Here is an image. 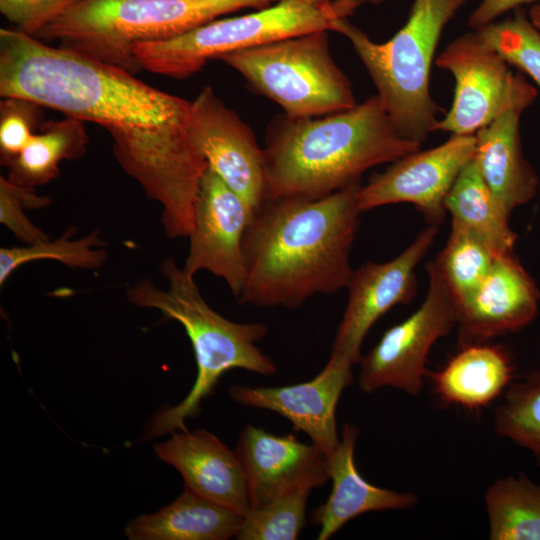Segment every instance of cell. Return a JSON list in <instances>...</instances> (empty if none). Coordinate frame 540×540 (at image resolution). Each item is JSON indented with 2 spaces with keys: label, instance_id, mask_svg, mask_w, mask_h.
Here are the masks:
<instances>
[{
  "label": "cell",
  "instance_id": "obj_3",
  "mask_svg": "<svg viewBox=\"0 0 540 540\" xmlns=\"http://www.w3.org/2000/svg\"><path fill=\"white\" fill-rule=\"evenodd\" d=\"M420 146L397 133L377 95L322 116L284 114L266 134L265 199L326 197Z\"/></svg>",
  "mask_w": 540,
  "mask_h": 540
},
{
  "label": "cell",
  "instance_id": "obj_21",
  "mask_svg": "<svg viewBox=\"0 0 540 540\" xmlns=\"http://www.w3.org/2000/svg\"><path fill=\"white\" fill-rule=\"evenodd\" d=\"M510 355L497 345L462 346L444 367L429 373L441 401L470 410L491 404L513 381Z\"/></svg>",
  "mask_w": 540,
  "mask_h": 540
},
{
  "label": "cell",
  "instance_id": "obj_13",
  "mask_svg": "<svg viewBox=\"0 0 540 540\" xmlns=\"http://www.w3.org/2000/svg\"><path fill=\"white\" fill-rule=\"evenodd\" d=\"M190 128L208 168L242 198L253 216L265 200L263 148L254 132L211 86L191 101Z\"/></svg>",
  "mask_w": 540,
  "mask_h": 540
},
{
  "label": "cell",
  "instance_id": "obj_23",
  "mask_svg": "<svg viewBox=\"0 0 540 540\" xmlns=\"http://www.w3.org/2000/svg\"><path fill=\"white\" fill-rule=\"evenodd\" d=\"M445 210L453 222L477 235L497 255L514 252L517 235L510 226V214L486 185L473 159L449 191Z\"/></svg>",
  "mask_w": 540,
  "mask_h": 540
},
{
  "label": "cell",
  "instance_id": "obj_16",
  "mask_svg": "<svg viewBox=\"0 0 540 540\" xmlns=\"http://www.w3.org/2000/svg\"><path fill=\"white\" fill-rule=\"evenodd\" d=\"M350 361L331 354L311 380L277 387L234 385L231 399L243 406L273 411L288 419L294 431L305 433L328 457L339 445L336 406L353 380Z\"/></svg>",
  "mask_w": 540,
  "mask_h": 540
},
{
  "label": "cell",
  "instance_id": "obj_12",
  "mask_svg": "<svg viewBox=\"0 0 540 540\" xmlns=\"http://www.w3.org/2000/svg\"><path fill=\"white\" fill-rule=\"evenodd\" d=\"M437 234L438 226L429 225L395 258L381 263L368 261L354 270L331 354L352 364L360 362L361 346L371 327L393 307L408 304L416 295V268Z\"/></svg>",
  "mask_w": 540,
  "mask_h": 540
},
{
  "label": "cell",
  "instance_id": "obj_5",
  "mask_svg": "<svg viewBox=\"0 0 540 540\" xmlns=\"http://www.w3.org/2000/svg\"><path fill=\"white\" fill-rule=\"evenodd\" d=\"M468 0H414L407 22L388 41H373L347 18L333 31L345 36L369 73L380 103L397 133L422 144L439 120L441 107L429 78L445 25Z\"/></svg>",
  "mask_w": 540,
  "mask_h": 540
},
{
  "label": "cell",
  "instance_id": "obj_2",
  "mask_svg": "<svg viewBox=\"0 0 540 540\" xmlns=\"http://www.w3.org/2000/svg\"><path fill=\"white\" fill-rule=\"evenodd\" d=\"M360 186L319 199H265L244 235L245 283L238 301L296 309L316 294L346 289L354 272Z\"/></svg>",
  "mask_w": 540,
  "mask_h": 540
},
{
  "label": "cell",
  "instance_id": "obj_1",
  "mask_svg": "<svg viewBox=\"0 0 540 540\" xmlns=\"http://www.w3.org/2000/svg\"><path fill=\"white\" fill-rule=\"evenodd\" d=\"M0 96L104 127L120 166L161 206L167 236L188 237L208 168L192 140L191 101L120 67L5 28L0 30Z\"/></svg>",
  "mask_w": 540,
  "mask_h": 540
},
{
  "label": "cell",
  "instance_id": "obj_27",
  "mask_svg": "<svg viewBox=\"0 0 540 540\" xmlns=\"http://www.w3.org/2000/svg\"><path fill=\"white\" fill-rule=\"evenodd\" d=\"M494 429L530 451L540 466V368L510 383L496 407Z\"/></svg>",
  "mask_w": 540,
  "mask_h": 540
},
{
  "label": "cell",
  "instance_id": "obj_7",
  "mask_svg": "<svg viewBox=\"0 0 540 540\" xmlns=\"http://www.w3.org/2000/svg\"><path fill=\"white\" fill-rule=\"evenodd\" d=\"M368 0H277L257 11L216 19L176 37L137 43L134 56L152 73L184 79L212 59L271 42L312 33L333 31Z\"/></svg>",
  "mask_w": 540,
  "mask_h": 540
},
{
  "label": "cell",
  "instance_id": "obj_25",
  "mask_svg": "<svg viewBox=\"0 0 540 540\" xmlns=\"http://www.w3.org/2000/svg\"><path fill=\"white\" fill-rule=\"evenodd\" d=\"M485 505L491 540H540V485L524 473L494 481Z\"/></svg>",
  "mask_w": 540,
  "mask_h": 540
},
{
  "label": "cell",
  "instance_id": "obj_33",
  "mask_svg": "<svg viewBox=\"0 0 540 540\" xmlns=\"http://www.w3.org/2000/svg\"><path fill=\"white\" fill-rule=\"evenodd\" d=\"M79 0H0L2 15L15 29L37 36L44 28L63 16Z\"/></svg>",
  "mask_w": 540,
  "mask_h": 540
},
{
  "label": "cell",
  "instance_id": "obj_20",
  "mask_svg": "<svg viewBox=\"0 0 540 540\" xmlns=\"http://www.w3.org/2000/svg\"><path fill=\"white\" fill-rule=\"evenodd\" d=\"M524 110L509 108L475 133L473 160L486 185L510 215L540 191L539 177L522 150L520 117Z\"/></svg>",
  "mask_w": 540,
  "mask_h": 540
},
{
  "label": "cell",
  "instance_id": "obj_4",
  "mask_svg": "<svg viewBox=\"0 0 540 540\" xmlns=\"http://www.w3.org/2000/svg\"><path fill=\"white\" fill-rule=\"evenodd\" d=\"M160 270L168 281L167 289L143 278L127 287L126 297L133 305L156 309L183 326L193 347L197 377L179 404L150 420L145 432L148 439L187 430L186 419L198 413L202 400L226 371L244 369L264 376L277 371L274 361L256 345L268 333L264 323H237L220 315L203 299L194 277L173 258L162 261Z\"/></svg>",
  "mask_w": 540,
  "mask_h": 540
},
{
  "label": "cell",
  "instance_id": "obj_11",
  "mask_svg": "<svg viewBox=\"0 0 540 540\" xmlns=\"http://www.w3.org/2000/svg\"><path fill=\"white\" fill-rule=\"evenodd\" d=\"M474 135H457L441 145L411 152L359 187L361 212L395 203H410L429 225L444 220L445 199L463 168L473 159Z\"/></svg>",
  "mask_w": 540,
  "mask_h": 540
},
{
  "label": "cell",
  "instance_id": "obj_32",
  "mask_svg": "<svg viewBox=\"0 0 540 540\" xmlns=\"http://www.w3.org/2000/svg\"><path fill=\"white\" fill-rule=\"evenodd\" d=\"M39 105L18 98H2L0 106V150L2 163L17 156L34 136Z\"/></svg>",
  "mask_w": 540,
  "mask_h": 540
},
{
  "label": "cell",
  "instance_id": "obj_17",
  "mask_svg": "<svg viewBox=\"0 0 540 540\" xmlns=\"http://www.w3.org/2000/svg\"><path fill=\"white\" fill-rule=\"evenodd\" d=\"M540 292L514 252L499 255L475 290L457 307L460 347L518 331L537 316Z\"/></svg>",
  "mask_w": 540,
  "mask_h": 540
},
{
  "label": "cell",
  "instance_id": "obj_24",
  "mask_svg": "<svg viewBox=\"0 0 540 540\" xmlns=\"http://www.w3.org/2000/svg\"><path fill=\"white\" fill-rule=\"evenodd\" d=\"M87 143L81 120L66 117L46 123L17 156L4 163L8 179L28 189L46 184L59 175L60 162L82 156Z\"/></svg>",
  "mask_w": 540,
  "mask_h": 540
},
{
  "label": "cell",
  "instance_id": "obj_34",
  "mask_svg": "<svg viewBox=\"0 0 540 540\" xmlns=\"http://www.w3.org/2000/svg\"><path fill=\"white\" fill-rule=\"evenodd\" d=\"M533 2L537 3L540 0H482L470 14L468 25L473 30H478L495 22L503 13Z\"/></svg>",
  "mask_w": 540,
  "mask_h": 540
},
{
  "label": "cell",
  "instance_id": "obj_18",
  "mask_svg": "<svg viewBox=\"0 0 540 540\" xmlns=\"http://www.w3.org/2000/svg\"><path fill=\"white\" fill-rule=\"evenodd\" d=\"M183 477L185 487L241 515L250 508L242 464L235 452L204 429L180 430L155 447Z\"/></svg>",
  "mask_w": 540,
  "mask_h": 540
},
{
  "label": "cell",
  "instance_id": "obj_10",
  "mask_svg": "<svg viewBox=\"0 0 540 540\" xmlns=\"http://www.w3.org/2000/svg\"><path fill=\"white\" fill-rule=\"evenodd\" d=\"M429 285L419 308L384 332L360 360L358 386L364 393L393 387L416 396L423 386L432 346L457 325L456 306L430 265Z\"/></svg>",
  "mask_w": 540,
  "mask_h": 540
},
{
  "label": "cell",
  "instance_id": "obj_14",
  "mask_svg": "<svg viewBox=\"0 0 540 540\" xmlns=\"http://www.w3.org/2000/svg\"><path fill=\"white\" fill-rule=\"evenodd\" d=\"M251 218L242 198L207 168L194 204L184 271L192 277L208 271L222 278L239 298L245 283L243 241Z\"/></svg>",
  "mask_w": 540,
  "mask_h": 540
},
{
  "label": "cell",
  "instance_id": "obj_28",
  "mask_svg": "<svg viewBox=\"0 0 540 540\" xmlns=\"http://www.w3.org/2000/svg\"><path fill=\"white\" fill-rule=\"evenodd\" d=\"M74 228L67 229L55 240H44L20 247H2L0 249V284L20 266L42 259L57 260L71 268L97 269L105 261L107 253L99 230L90 232L83 238L71 240Z\"/></svg>",
  "mask_w": 540,
  "mask_h": 540
},
{
  "label": "cell",
  "instance_id": "obj_31",
  "mask_svg": "<svg viewBox=\"0 0 540 540\" xmlns=\"http://www.w3.org/2000/svg\"><path fill=\"white\" fill-rule=\"evenodd\" d=\"M50 203L48 197L38 196L33 189L15 184L0 177V222L25 245L49 239L48 235L34 225L25 215L24 208H41Z\"/></svg>",
  "mask_w": 540,
  "mask_h": 540
},
{
  "label": "cell",
  "instance_id": "obj_30",
  "mask_svg": "<svg viewBox=\"0 0 540 540\" xmlns=\"http://www.w3.org/2000/svg\"><path fill=\"white\" fill-rule=\"evenodd\" d=\"M476 31L540 88V33L526 13L517 10L512 17Z\"/></svg>",
  "mask_w": 540,
  "mask_h": 540
},
{
  "label": "cell",
  "instance_id": "obj_9",
  "mask_svg": "<svg viewBox=\"0 0 540 540\" xmlns=\"http://www.w3.org/2000/svg\"><path fill=\"white\" fill-rule=\"evenodd\" d=\"M455 80L450 110L434 127L435 131L474 135L501 113L512 107L528 108L536 99L533 85L476 31L465 33L436 59Z\"/></svg>",
  "mask_w": 540,
  "mask_h": 540
},
{
  "label": "cell",
  "instance_id": "obj_6",
  "mask_svg": "<svg viewBox=\"0 0 540 540\" xmlns=\"http://www.w3.org/2000/svg\"><path fill=\"white\" fill-rule=\"evenodd\" d=\"M277 0H79L37 37L131 73L139 66L133 46L167 40L220 16L261 9Z\"/></svg>",
  "mask_w": 540,
  "mask_h": 540
},
{
  "label": "cell",
  "instance_id": "obj_8",
  "mask_svg": "<svg viewBox=\"0 0 540 540\" xmlns=\"http://www.w3.org/2000/svg\"><path fill=\"white\" fill-rule=\"evenodd\" d=\"M292 117H317L354 107L351 84L334 62L328 31L307 33L218 58Z\"/></svg>",
  "mask_w": 540,
  "mask_h": 540
},
{
  "label": "cell",
  "instance_id": "obj_26",
  "mask_svg": "<svg viewBox=\"0 0 540 540\" xmlns=\"http://www.w3.org/2000/svg\"><path fill=\"white\" fill-rule=\"evenodd\" d=\"M498 256L481 238L452 221L446 244L429 263L457 307L480 284Z\"/></svg>",
  "mask_w": 540,
  "mask_h": 540
},
{
  "label": "cell",
  "instance_id": "obj_29",
  "mask_svg": "<svg viewBox=\"0 0 540 540\" xmlns=\"http://www.w3.org/2000/svg\"><path fill=\"white\" fill-rule=\"evenodd\" d=\"M312 489L302 488L265 505L250 508L235 536L238 540H295L306 524Z\"/></svg>",
  "mask_w": 540,
  "mask_h": 540
},
{
  "label": "cell",
  "instance_id": "obj_35",
  "mask_svg": "<svg viewBox=\"0 0 540 540\" xmlns=\"http://www.w3.org/2000/svg\"><path fill=\"white\" fill-rule=\"evenodd\" d=\"M528 18L530 19L533 26L540 33V2L534 3L528 12Z\"/></svg>",
  "mask_w": 540,
  "mask_h": 540
},
{
  "label": "cell",
  "instance_id": "obj_15",
  "mask_svg": "<svg viewBox=\"0 0 540 540\" xmlns=\"http://www.w3.org/2000/svg\"><path fill=\"white\" fill-rule=\"evenodd\" d=\"M235 452L244 470L250 508L329 480L327 453L314 443L300 442L294 434L278 436L247 424Z\"/></svg>",
  "mask_w": 540,
  "mask_h": 540
},
{
  "label": "cell",
  "instance_id": "obj_22",
  "mask_svg": "<svg viewBox=\"0 0 540 540\" xmlns=\"http://www.w3.org/2000/svg\"><path fill=\"white\" fill-rule=\"evenodd\" d=\"M242 519L185 487L169 505L129 522L124 533L130 540H227L236 536Z\"/></svg>",
  "mask_w": 540,
  "mask_h": 540
},
{
  "label": "cell",
  "instance_id": "obj_19",
  "mask_svg": "<svg viewBox=\"0 0 540 540\" xmlns=\"http://www.w3.org/2000/svg\"><path fill=\"white\" fill-rule=\"evenodd\" d=\"M359 430L344 424L339 445L328 457L331 493L324 504L312 513L320 527L317 539L327 540L348 521L373 511L408 509L417 505L414 493L398 492L369 483L358 472L354 452Z\"/></svg>",
  "mask_w": 540,
  "mask_h": 540
}]
</instances>
